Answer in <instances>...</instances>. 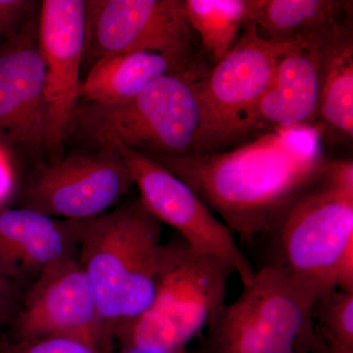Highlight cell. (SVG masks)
<instances>
[{"label":"cell","mask_w":353,"mask_h":353,"mask_svg":"<svg viewBox=\"0 0 353 353\" xmlns=\"http://www.w3.org/2000/svg\"><path fill=\"white\" fill-rule=\"evenodd\" d=\"M314 127L276 130L218 153L148 155L182 180L241 240L270 231L329 158Z\"/></svg>","instance_id":"6da1fadb"},{"label":"cell","mask_w":353,"mask_h":353,"mask_svg":"<svg viewBox=\"0 0 353 353\" xmlns=\"http://www.w3.org/2000/svg\"><path fill=\"white\" fill-rule=\"evenodd\" d=\"M77 231L78 261L94 289L111 353L154 296L162 223L138 199L77 221Z\"/></svg>","instance_id":"7a4b0ae2"},{"label":"cell","mask_w":353,"mask_h":353,"mask_svg":"<svg viewBox=\"0 0 353 353\" xmlns=\"http://www.w3.org/2000/svg\"><path fill=\"white\" fill-rule=\"evenodd\" d=\"M271 267L321 299L336 289L339 266L353 245V161L329 159L270 231Z\"/></svg>","instance_id":"3957f363"},{"label":"cell","mask_w":353,"mask_h":353,"mask_svg":"<svg viewBox=\"0 0 353 353\" xmlns=\"http://www.w3.org/2000/svg\"><path fill=\"white\" fill-rule=\"evenodd\" d=\"M234 273L228 262L196 250L180 236L162 243L154 296L118 341L123 350H185L226 303L228 283Z\"/></svg>","instance_id":"277c9868"},{"label":"cell","mask_w":353,"mask_h":353,"mask_svg":"<svg viewBox=\"0 0 353 353\" xmlns=\"http://www.w3.org/2000/svg\"><path fill=\"white\" fill-rule=\"evenodd\" d=\"M201 77L171 73L130 101L79 103L69 132L101 150L121 145L150 157L192 154L201 124L194 83Z\"/></svg>","instance_id":"5b68a950"},{"label":"cell","mask_w":353,"mask_h":353,"mask_svg":"<svg viewBox=\"0 0 353 353\" xmlns=\"http://www.w3.org/2000/svg\"><path fill=\"white\" fill-rule=\"evenodd\" d=\"M314 296L271 267L256 271L241 296L206 327L197 353H316L323 350L312 317Z\"/></svg>","instance_id":"8992f818"},{"label":"cell","mask_w":353,"mask_h":353,"mask_svg":"<svg viewBox=\"0 0 353 353\" xmlns=\"http://www.w3.org/2000/svg\"><path fill=\"white\" fill-rule=\"evenodd\" d=\"M296 41H266L245 20L233 48L194 83L201 124L192 154L225 152L259 136V102L281 57Z\"/></svg>","instance_id":"52a82bcc"},{"label":"cell","mask_w":353,"mask_h":353,"mask_svg":"<svg viewBox=\"0 0 353 353\" xmlns=\"http://www.w3.org/2000/svg\"><path fill=\"white\" fill-rule=\"evenodd\" d=\"M143 51L205 58L185 0H85L82 66L90 69L103 58Z\"/></svg>","instance_id":"ba28073f"},{"label":"cell","mask_w":353,"mask_h":353,"mask_svg":"<svg viewBox=\"0 0 353 353\" xmlns=\"http://www.w3.org/2000/svg\"><path fill=\"white\" fill-rule=\"evenodd\" d=\"M131 172L139 199L162 224L173 227L196 250L224 260L233 266L243 287L252 284L256 271L241 252L224 223L182 180L148 155L114 145Z\"/></svg>","instance_id":"9c48e42d"},{"label":"cell","mask_w":353,"mask_h":353,"mask_svg":"<svg viewBox=\"0 0 353 353\" xmlns=\"http://www.w3.org/2000/svg\"><path fill=\"white\" fill-rule=\"evenodd\" d=\"M134 185L117 152L71 153L39 165L26 187L22 208L60 220L92 219L117 205Z\"/></svg>","instance_id":"30bf717a"},{"label":"cell","mask_w":353,"mask_h":353,"mask_svg":"<svg viewBox=\"0 0 353 353\" xmlns=\"http://www.w3.org/2000/svg\"><path fill=\"white\" fill-rule=\"evenodd\" d=\"M63 336L106 353L94 289L78 257L37 276L14 324V341Z\"/></svg>","instance_id":"8fae6325"},{"label":"cell","mask_w":353,"mask_h":353,"mask_svg":"<svg viewBox=\"0 0 353 353\" xmlns=\"http://www.w3.org/2000/svg\"><path fill=\"white\" fill-rule=\"evenodd\" d=\"M39 26V12L0 48V141L34 157L46 150L48 139Z\"/></svg>","instance_id":"7c38bea8"},{"label":"cell","mask_w":353,"mask_h":353,"mask_svg":"<svg viewBox=\"0 0 353 353\" xmlns=\"http://www.w3.org/2000/svg\"><path fill=\"white\" fill-rule=\"evenodd\" d=\"M39 50L46 66V148L58 150L80 103L85 43V0H44L39 11Z\"/></svg>","instance_id":"4fadbf2b"},{"label":"cell","mask_w":353,"mask_h":353,"mask_svg":"<svg viewBox=\"0 0 353 353\" xmlns=\"http://www.w3.org/2000/svg\"><path fill=\"white\" fill-rule=\"evenodd\" d=\"M336 25L327 26L297 39L281 57L270 85L257 108L259 134L314 126L321 90L325 41Z\"/></svg>","instance_id":"5bb4252c"},{"label":"cell","mask_w":353,"mask_h":353,"mask_svg":"<svg viewBox=\"0 0 353 353\" xmlns=\"http://www.w3.org/2000/svg\"><path fill=\"white\" fill-rule=\"evenodd\" d=\"M73 257H78L77 221L26 208L0 209V273L8 280L38 276Z\"/></svg>","instance_id":"9a60e30c"},{"label":"cell","mask_w":353,"mask_h":353,"mask_svg":"<svg viewBox=\"0 0 353 353\" xmlns=\"http://www.w3.org/2000/svg\"><path fill=\"white\" fill-rule=\"evenodd\" d=\"M210 68L204 57L183 58L158 52H131L99 60L81 83L80 101L116 104L130 101L171 73L203 76Z\"/></svg>","instance_id":"2e32d148"},{"label":"cell","mask_w":353,"mask_h":353,"mask_svg":"<svg viewBox=\"0 0 353 353\" xmlns=\"http://www.w3.org/2000/svg\"><path fill=\"white\" fill-rule=\"evenodd\" d=\"M313 127L323 145L352 148V21L334 26L325 41L319 105Z\"/></svg>","instance_id":"e0dca14e"},{"label":"cell","mask_w":353,"mask_h":353,"mask_svg":"<svg viewBox=\"0 0 353 353\" xmlns=\"http://www.w3.org/2000/svg\"><path fill=\"white\" fill-rule=\"evenodd\" d=\"M352 6L348 0H246V19L266 41L289 43L352 21Z\"/></svg>","instance_id":"ac0fdd59"},{"label":"cell","mask_w":353,"mask_h":353,"mask_svg":"<svg viewBox=\"0 0 353 353\" xmlns=\"http://www.w3.org/2000/svg\"><path fill=\"white\" fill-rule=\"evenodd\" d=\"M185 9L202 53L212 66L240 38L246 0H185Z\"/></svg>","instance_id":"d6986e66"},{"label":"cell","mask_w":353,"mask_h":353,"mask_svg":"<svg viewBox=\"0 0 353 353\" xmlns=\"http://www.w3.org/2000/svg\"><path fill=\"white\" fill-rule=\"evenodd\" d=\"M313 321L329 353H353V294L334 290L316 301Z\"/></svg>","instance_id":"ffe728a7"},{"label":"cell","mask_w":353,"mask_h":353,"mask_svg":"<svg viewBox=\"0 0 353 353\" xmlns=\"http://www.w3.org/2000/svg\"><path fill=\"white\" fill-rule=\"evenodd\" d=\"M0 353H101L97 348L63 336H48L28 341H6Z\"/></svg>","instance_id":"44dd1931"},{"label":"cell","mask_w":353,"mask_h":353,"mask_svg":"<svg viewBox=\"0 0 353 353\" xmlns=\"http://www.w3.org/2000/svg\"><path fill=\"white\" fill-rule=\"evenodd\" d=\"M41 2L32 0H0V39L19 31L41 10Z\"/></svg>","instance_id":"7402d4cb"},{"label":"cell","mask_w":353,"mask_h":353,"mask_svg":"<svg viewBox=\"0 0 353 353\" xmlns=\"http://www.w3.org/2000/svg\"><path fill=\"white\" fill-rule=\"evenodd\" d=\"M19 171L15 152L0 141V209L12 199L18 189Z\"/></svg>","instance_id":"603a6c76"},{"label":"cell","mask_w":353,"mask_h":353,"mask_svg":"<svg viewBox=\"0 0 353 353\" xmlns=\"http://www.w3.org/2000/svg\"><path fill=\"white\" fill-rule=\"evenodd\" d=\"M13 308V296L8 279L0 273V324L6 321Z\"/></svg>","instance_id":"cb8c5ba5"},{"label":"cell","mask_w":353,"mask_h":353,"mask_svg":"<svg viewBox=\"0 0 353 353\" xmlns=\"http://www.w3.org/2000/svg\"><path fill=\"white\" fill-rule=\"evenodd\" d=\"M122 353H158V352H143V350H132V348H124ZM178 353V352H176Z\"/></svg>","instance_id":"d4e9b609"},{"label":"cell","mask_w":353,"mask_h":353,"mask_svg":"<svg viewBox=\"0 0 353 353\" xmlns=\"http://www.w3.org/2000/svg\"><path fill=\"white\" fill-rule=\"evenodd\" d=\"M316 353H329V352H327L326 347H324V348H323V350H319V352H316Z\"/></svg>","instance_id":"484cf974"},{"label":"cell","mask_w":353,"mask_h":353,"mask_svg":"<svg viewBox=\"0 0 353 353\" xmlns=\"http://www.w3.org/2000/svg\"><path fill=\"white\" fill-rule=\"evenodd\" d=\"M178 353H187L185 352V350H182V352H178Z\"/></svg>","instance_id":"4316f807"}]
</instances>
